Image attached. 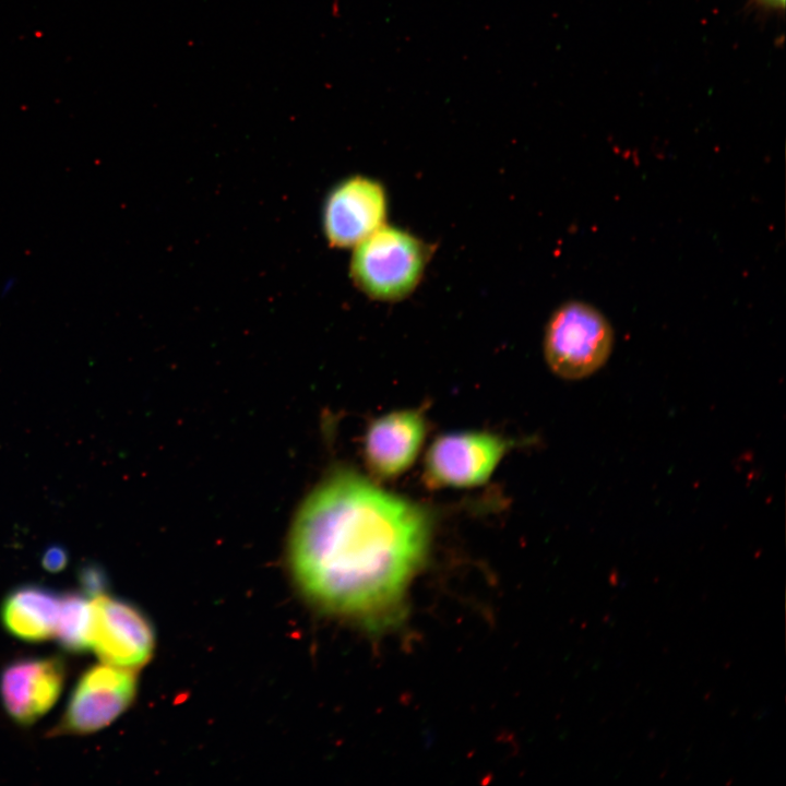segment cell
<instances>
[{
    "label": "cell",
    "instance_id": "cell-1",
    "mask_svg": "<svg viewBox=\"0 0 786 786\" xmlns=\"http://www.w3.org/2000/svg\"><path fill=\"white\" fill-rule=\"evenodd\" d=\"M430 534L426 508L354 472H338L299 509L289 564L298 588L317 607L383 623L398 611Z\"/></svg>",
    "mask_w": 786,
    "mask_h": 786
},
{
    "label": "cell",
    "instance_id": "cell-2",
    "mask_svg": "<svg viewBox=\"0 0 786 786\" xmlns=\"http://www.w3.org/2000/svg\"><path fill=\"white\" fill-rule=\"evenodd\" d=\"M614 330L596 307L570 300L550 315L543 350L549 369L561 379L575 381L597 372L609 359Z\"/></svg>",
    "mask_w": 786,
    "mask_h": 786
},
{
    "label": "cell",
    "instance_id": "cell-3",
    "mask_svg": "<svg viewBox=\"0 0 786 786\" xmlns=\"http://www.w3.org/2000/svg\"><path fill=\"white\" fill-rule=\"evenodd\" d=\"M350 273L369 297L395 301L418 285L428 261V249L412 234L381 226L355 246Z\"/></svg>",
    "mask_w": 786,
    "mask_h": 786
},
{
    "label": "cell",
    "instance_id": "cell-4",
    "mask_svg": "<svg viewBox=\"0 0 786 786\" xmlns=\"http://www.w3.org/2000/svg\"><path fill=\"white\" fill-rule=\"evenodd\" d=\"M512 445L508 439L487 431L442 434L426 453L422 480L429 489L483 485Z\"/></svg>",
    "mask_w": 786,
    "mask_h": 786
},
{
    "label": "cell",
    "instance_id": "cell-5",
    "mask_svg": "<svg viewBox=\"0 0 786 786\" xmlns=\"http://www.w3.org/2000/svg\"><path fill=\"white\" fill-rule=\"evenodd\" d=\"M135 692L136 679L130 669L108 664L92 666L74 686L52 733L87 735L98 731L130 706Z\"/></svg>",
    "mask_w": 786,
    "mask_h": 786
},
{
    "label": "cell",
    "instance_id": "cell-6",
    "mask_svg": "<svg viewBox=\"0 0 786 786\" xmlns=\"http://www.w3.org/2000/svg\"><path fill=\"white\" fill-rule=\"evenodd\" d=\"M90 648L100 660L124 669L145 665L155 647L154 629L133 604L103 594L91 602Z\"/></svg>",
    "mask_w": 786,
    "mask_h": 786
},
{
    "label": "cell",
    "instance_id": "cell-7",
    "mask_svg": "<svg viewBox=\"0 0 786 786\" xmlns=\"http://www.w3.org/2000/svg\"><path fill=\"white\" fill-rule=\"evenodd\" d=\"M388 210L382 184L355 176L337 184L329 194L323 213L324 233L332 246H357L384 225Z\"/></svg>",
    "mask_w": 786,
    "mask_h": 786
},
{
    "label": "cell",
    "instance_id": "cell-8",
    "mask_svg": "<svg viewBox=\"0 0 786 786\" xmlns=\"http://www.w3.org/2000/svg\"><path fill=\"white\" fill-rule=\"evenodd\" d=\"M66 666L59 656L10 663L0 676V696L8 715L28 726L44 716L60 696Z\"/></svg>",
    "mask_w": 786,
    "mask_h": 786
},
{
    "label": "cell",
    "instance_id": "cell-9",
    "mask_svg": "<svg viewBox=\"0 0 786 786\" xmlns=\"http://www.w3.org/2000/svg\"><path fill=\"white\" fill-rule=\"evenodd\" d=\"M427 424L419 409L395 410L376 418L368 427L364 454L370 474L379 480L395 478L416 461Z\"/></svg>",
    "mask_w": 786,
    "mask_h": 786
},
{
    "label": "cell",
    "instance_id": "cell-10",
    "mask_svg": "<svg viewBox=\"0 0 786 786\" xmlns=\"http://www.w3.org/2000/svg\"><path fill=\"white\" fill-rule=\"evenodd\" d=\"M60 595L37 584L12 590L0 608L1 622L14 638L40 642L55 636Z\"/></svg>",
    "mask_w": 786,
    "mask_h": 786
},
{
    "label": "cell",
    "instance_id": "cell-11",
    "mask_svg": "<svg viewBox=\"0 0 786 786\" xmlns=\"http://www.w3.org/2000/svg\"><path fill=\"white\" fill-rule=\"evenodd\" d=\"M91 622V603L84 594L69 592L60 595L55 638L62 648L71 653L88 650Z\"/></svg>",
    "mask_w": 786,
    "mask_h": 786
},
{
    "label": "cell",
    "instance_id": "cell-12",
    "mask_svg": "<svg viewBox=\"0 0 786 786\" xmlns=\"http://www.w3.org/2000/svg\"><path fill=\"white\" fill-rule=\"evenodd\" d=\"M79 584L83 594L87 597L95 598L106 594L108 587V577L105 569L94 561L84 562L78 571Z\"/></svg>",
    "mask_w": 786,
    "mask_h": 786
},
{
    "label": "cell",
    "instance_id": "cell-13",
    "mask_svg": "<svg viewBox=\"0 0 786 786\" xmlns=\"http://www.w3.org/2000/svg\"><path fill=\"white\" fill-rule=\"evenodd\" d=\"M69 561L67 549L58 544L48 546L41 556V565L49 572H59L63 570Z\"/></svg>",
    "mask_w": 786,
    "mask_h": 786
},
{
    "label": "cell",
    "instance_id": "cell-14",
    "mask_svg": "<svg viewBox=\"0 0 786 786\" xmlns=\"http://www.w3.org/2000/svg\"><path fill=\"white\" fill-rule=\"evenodd\" d=\"M761 9L767 11H784L785 0H754Z\"/></svg>",
    "mask_w": 786,
    "mask_h": 786
},
{
    "label": "cell",
    "instance_id": "cell-15",
    "mask_svg": "<svg viewBox=\"0 0 786 786\" xmlns=\"http://www.w3.org/2000/svg\"><path fill=\"white\" fill-rule=\"evenodd\" d=\"M15 279L14 278H8L4 281L1 287V296L4 297L11 293V290L14 288Z\"/></svg>",
    "mask_w": 786,
    "mask_h": 786
}]
</instances>
